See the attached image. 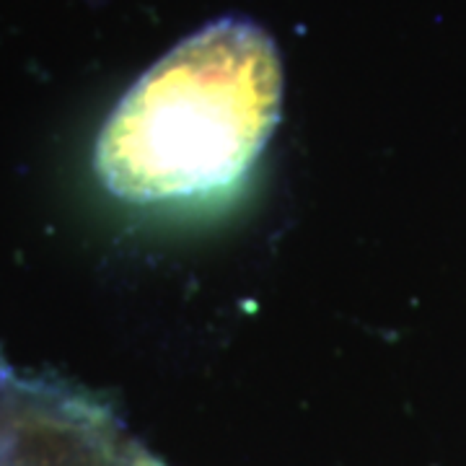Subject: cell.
<instances>
[{"label":"cell","instance_id":"1","mask_svg":"<svg viewBox=\"0 0 466 466\" xmlns=\"http://www.w3.org/2000/svg\"><path fill=\"white\" fill-rule=\"evenodd\" d=\"M280 106L275 42L251 21L223 18L140 76L104 122L94 167L122 202L205 205L247 179Z\"/></svg>","mask_w":466,"mask_h":466}]
</instances>
